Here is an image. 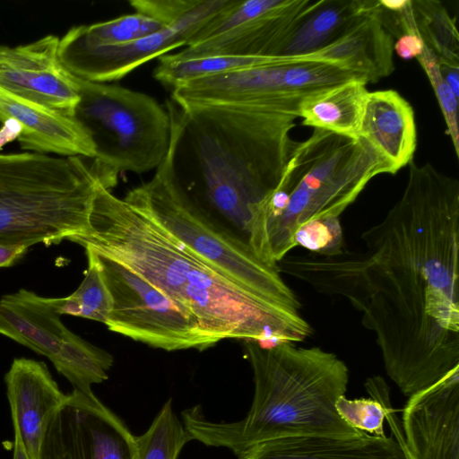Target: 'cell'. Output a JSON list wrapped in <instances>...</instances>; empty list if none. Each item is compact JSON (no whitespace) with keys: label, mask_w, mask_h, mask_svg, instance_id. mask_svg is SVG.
I'll use <instances>...</instances> for the list:
<instances>
[{"label":"cell","mask_w":459,"mask_h":459,"mask_svg":"<svg viewBox=\"0 0 459 459\" xmlns=\"http://www.w3.org/2000/svg\"><path fill=\"white\" fill-rule=\"evenodd\" d=\"M385 419L388 421L392 435L400 443V445L405 454L406 459H413L412 456L408 452V450L406 449V447L403 442L401 422H400L399 419L396 417V415L394 413V410L392 409L390 402H388L387 405H386Z\"/></svg>","instance_id":"8d00e7d4"},{"label":"cell","mask_w":459,"mask_h":459,"mask_svg":"<svg viewBox=\"0 0 459 459\" xmlns=\"http://www.w3.org/2000/svg\"><path fill=\"white\" fill-rule=\"evenodd\" d=\"M370 399H348L340 396L335 408L340 417L351 428L374 436H385L384 422L390 401L389 388L383 377H368L365 382Z\"/></svg>","instance_id":"f1b7e54d"},{"label":"cell","mask_w":459,"mask_h":459,"mask_svg":"<svg viewBox=\"0 0 459 459\" xmlns=\"http://www.w3.org/2000/svg\"><path fill=\"white\" fill-rule=\"evenodd\" d=\"M91 230L79 245L134 271L177 303L214 343L302 342L313 329L301 313L274 307L233 283L143 212L100 186Z\"/></svg>","instance_id":"3957f363"},{"label":"cell","mask_w":459,"mask_h":459,"mask_svg":"<svg viewBox=\"0 0 459 459\" xmlns=\"http://www.w3.org/2000/svg\"><path fill=\"white\" fill-rule=\"evenodd\" d=\"M165 28L158 20L135 13L91 25L74 26L67 33L90 45L114 46L144 39Z\"/></svg>","instance_id":"83f0119b"},{"label":"cell","mask_w":459,"mask_h":459,"mask_svg":"<svg viewBox=\"0 0 459 459\" xmlns=\"http://www.w3.org/2000/svg\"><path fill=\"white\" fill-rule=\"evenodd\" d=\"M85 253L88 266L76 290L66 297L48 299L60 316L71 315L106 325L112 309V297L93 253L90 249H85Z\"/></svg>","instance_id":"4316f807"},{"label":"cell","mask_w":459,"mask_h":459,"mask_svg":"<svg viewBox=\"0 0 459 459\" xmlns=\"http://www.w3.org/2000/svg\"><path fill=\"white\" fill-rule=\"evenodd\" d=\"M239 459H406L395 437L359 432L351 436H307L262 442Z\"/></svg>","instance_id":"ffe728a7"},{"label":"cell","mask_w":459,"mask_h":459,"mask_svg":"<svg viewBox=\"0 0 459 459\" xmlns=\"http://www.w3.org/2000/svg\"><path fill=\"white\" fill-rule=\"evenodd\" d=\"M415 30L438 61L459 65V37L455 22L438 1L411 0Z\"/></svg>","instance_id":"484cf974"},{"label":"cell","mask_w":459,"mask_h":459,"mask_svg":"<svg viewBox=\"0 0 459 459\" xmlns=\"http://www.w3.org/2000/svg\"><path fill=\"white\" fill-rule=\"evenodd\" d=\"M192 437L168 401L145 433L135 437L137 459H177Z\"/></svg>","instance_id":"f546056e"},{"label":"cell","mask_w":459,"mask_h":459,"mask_svg":"<svg viewBox=\"0 0 459 459\" xmlns=\"http://www.w3.org/2000/svg\"><path fill=\"white\" fill-rule=\"evenodd\" d=\"M13 459H30L23 445L22 444L18 437H16L15 435L13 442Z\"/></svg>","instance_id":"74e56055"},{"label":"cell","mask_w":459,"mask_h":459,"mask_svg":"<svg viewBox=\"0 0 459 459\" xmlns=\"http://www.w3.org/2000/svg\"><path fill=\"white\" fill-rule=\"evenodd\" d=\"M67 328L48 298L22 289L0 300V333L50 358Z\"/></svg>","instance_id":"44dd1931"},{"label":"cell","mask_w":459,"mask_h":459,"mask_svg":"<svg viewBox=\"0 0 459 459\" xmlns=\"http://www.w3.org/2000/svg\"><path fill=\"white\" fill-rule=\"evenodd\" d=\"M77 79L80 100L74 117L93 140V160L117 175L157 169L169 146L167 109L145 93Z\"/></svg>","instance_id":"ba28073f"},{"label":"cell","mask_w":459,"mask_h":459,"mask_svg":"<svg viewBox=\"0 0 459 459\" xmlns=\"http://www.w3.org/2000/svg\"><path fill=\"white\" fill-rule=\"evenodd\" d=\"M361 238L365 252L286 255L278 268L359 311L411 397L459 371V181L411 160L402 196Z\"/></svg>","instance_id":"6da1fadb"},{"label":"cell","mask_w":459,"mask_h":459,"mask_svg":"<svg viewBox=\"0 0 459 459\" xmlns=\"http://www.w3.org/2000/svg\"><path fill=\"white\" fill-rule=\"evenodd\" d=\"M294 242L295 247H302L318 255H338L344 250L343 232L340 220L311 222L299 230Z\"/></svg>","instance_id":"d6a6232c"},{"label":"cell","mask_w":459,"mask_h":459,"mask_svg":"<svg viewBox=\"0 0 459 459\" xmlns=\"http://www.w3.org/2000/svg\"><path fill=\"white\" fill-rule=\"evenodd\" d=\"M28 249L23 245H0V268L13 264Z\"/></svg>","instance_id":"e575fe53"},{"label":"cell","mask_w":459,"mask_h":459,"mask_svg":"<svg viewBox=\"0 0 459 459\" xmlns=\"http://www.w3.org/2000/svg\"><path fill=\"white\" fill-rule=\"evenodd\" d=\"M359 137L385 161L390 174H395L412 160L417 147L412 107L394 90L368 91Z\"/></svg>","instance_id":"d6986e66"},{"label":"cell","mask_w":459,"mask_h":459,"mask_svg":"<svg viewBox=\"0 0 459 459\" xmlns=\"http://www.w3.org/2000/svg\"><path fill=\"white\" fill-rule=\"evenodd\" d=\"M123 200L254 297L281 310L301 313V304L278 265L260 260L239 238L188 201L159 169Z\"/></svg>","instance_id":"52a82bcc"},{"label":"cell","mask_w":459,"mask_h":459,"mask_svg":"<svg viewBox=\"0 0 459 459\" xmlns=\"http://www.w3.org/2000/svg\"><path fill=\"white\" fill-rule=\"evenodd\" d=\"M100 186L113 181L92 160L0 153V245L78 244L91 230Z\"/></svg>","instance_id":"5b68a950"},{"label":"cell","mask_w":459,"mask_h":459,"mask_svg":"<svg viewBox=\"0 0 459 459\" xmlns=\"http://www.w3.org/2000/svg\"><path fill=\"white\" fill-rule=\"evenodd\" d=\"M245 350L255 380L249 411L238 421L214 422L199 406L186 409L182 420L192 439L227 447L240 458L253 446L268 440L361 432L336 411L337 399L347 390L349 369L334 353L290 342L263 345L247 341Z\"/></svg>","instance_id":"277c9868"},{"label":"cell","mask_w":459,"mask_h":459,"mask_svg":"<svg viewBox=\"0 0 459 459\" xmlns=\"http://www.w3.org/2000/svg\"><path fill=\"white\" fill-rule=\"evenodd\" d=\"M313 0H279L238 28L174 53L180 57L204 56H276L284 39Z\"/></svg>","instance_id":"ac0fdd59"},{"label":"cell","mask_w":459,"mask_h":459,"mask_svg":"<svg viewBox=\"0 0 459 459\" xmlns=\"http://www.w3.org/2000/svg\"><path fill=\"white\" fill-rule=\"evenodd\" d=\"M417 60L425 71L435 91L446 125L447 134L451 137L455 155L458 157V98L443 79L439 70L438 59L434 53L424 46L423 51L417 57Z\"/></svg>","instance_id":"1f68e13d"},{"label":"cell","mask_w":459,"mask_h":459,"mask_svg":"<svg viewBox=\"0 0 459 459\" xmlns=\"http://www.w3.org/2000/svg\"><path fill=\"white\" fill-rule=\"evenodd\" d=\"M13 432L30 459H37L45 426L63 403V394L47 365L31 359H14L5 374Z\"/></svg>","instance_id":"2e32d148"},{"label":"cell","mask_w":459,"mask_h":459,"mask_svg":"<svg viewBox=\"0 0 459 459\" xmlns=\"http://www.w3.org/2000/svg\"><path fill=\"white\" fill-rule=\"evenodd\" d=\"M231 0H131L136 11L164 26L195 24L204 27L230 4Z\"/></svg>","instance_id":"4dcf8cb0"},{"label":"cell","mask_w":459,"mask_h":459,"mask_svg":"<svg viewBox=\"0 0 459 459\" xmlns=\"http://www.w3.org/2000/svg\"><path fill=\"white\" fill-rule=\"evenodd\" d=\"M361 79L331 63L280 56L277 60L186 82L171 89L179 106H219L293 115L307 97Z\"/></svg>","instance_id":"9c48e42d"},{"label":"cell","mask_w":459,"mask_h":459,"mask_svg":"<svg viewBox=\"0 0 459 459\" xmlns=\"http://www.w3.org/2000/svg\"><path fill=\"white\" fill-rule=\"evenodd\" d=\"M423 48L424 44L417 32L403 34L398 37L394 43V52L406 60L417 58Z\"/></svg>","instance_id":"836d02e7"},{"label":"cell","mask_w":459,"mask_h":459,"mask_svg":"<svg viewBox=\"0 0 459 459\" xmlns=\"http://www.w3.org/2000/svg\"><path fill=\"white\" fill-rule=\"evenodd\" d=\"M375 6L359 17L341 37L320 50L297 57L331 63L368 82H376L394 71V39L383 24Z\"/></svg>","instance_id":"e0dca14e"},{"label":"cell","mask_w":459,"mask_h":459,"mask_svg":"<svg viewBox=\"0 0 459 459\" xmlns=\"http://www.w3.org/2000/svg\"><path fill=\"white\" fill-rule=\"evenodd\" d=\"M170 138L157 168L188 201L239 238L263 262L273 260L265 230L268 203L296 142V116L167 102Z\"/></svg>","instance_id":"7a4b0ae2"},{"label":"cell","mask_w":459,"mask_h":459,"mask_svg":"<svg viewBox=\"0 0 459 459\" xmlns=\"http://www.w3.org/2000/svg\"><path fill=\"white\" fill-rule=\"evenodd\" d=\"M440 74L451 88L455 95L459 98V65L438 61Z\"/></svg>","instance_id":"d590c367"},{"label":"cell","mask_w":459,"mask_h":459,"mask_svg":"<svg viewBox=\"0 0 459 459\" xmlns=\"http://www.w3.org/2000/svg\"><path fill=\"white\" fill-rule=\"evenodd\" d=\"M49 359L74 388L85 393H91L92 385L108 379V371L114 362L109 352L92 345L69 329L58 351Z\"/></svg>","instance_id":"cb8c5ba5"},{"label":"cell","mask_w":459,"mask_h":459,"mask_svg":"<svg viewBox=\"0 0 459 459\" xmlns=\"http://www.w3.org/2000/svg\"><path fill=\"white\" fill-rule=\"evenodd\" d=\"M362 79H352L307 96L299 104L304 126L359 138L368 91Z\"/></svg>","instance_id":"603a6c76"},{"label":"cell","mask_w":459,"mask_h":459,"mask_svg":"<svg viewBox=\"0 0 459 459\" xmlns=\"http://www.w3.org/2000/svg\"><path fill=\"white\" fill-rule=\"evenodd\" d=\"M112 297L108 330L168 351L214 343L177 303L142 276L90 247Z\"/></svg>","instance_id":"30bf717a"},{"label":"cell","mask_w":459,"mask_h":459,"mask_svg":"<svg viewBox=\"0 0 459 459\" xmlns=\"http://www.w3.org/2000/svg\"><path fill=\"white\" fill-rule=\"evenodd\" d=\"M37 459H137L135 437L93 392L74 388L48 419Z\"/></svg>","instance_id":"8fae6325"},{"label":"cell","mask_w":459,"mask_h":459,"mask_svg":"<svg viewBox=\"0 0 459 459\" xmlns=\"http://www.w3.org/2000/svg\"><path fill=\"white\" fill-rule=\"evenodd\" d=\"M390 174L385 161L362 138L314 128L295 143L281 181L271 197L265 229L273 260L278 263L295 247L302 227L339 219L379 174Z\"/></svg>","instance_id":"8992f818"},{"label":"cell","mask_w":459,"mask_h":459,"mask_svg":"<svg viewBox=\"0 0 459 459\" xmlns=\"http://www.w3.org/2000/svg\"><path fill=\"white\" fill-rule=\"evenodd\" d=\"M188 27L169 26L144 39L114 46H94L69 33L59 39L58 55L75 77L106 83L119 80L144 63L179 47H187L195 36Z\"/></svg>","instance_id":"4fadbf2b"},{"label":"cell","mask_w":459,"mask_h":459,"mask_svg":"<svg viewBox=\"0 0 459 459\" xmlns=\"http://www.w3.org/2000/svg\"><path fill=\"white\" fill-rule=\"evenodd\" d=\"M377 0H313L280 46L276 56L302 57L341 37Z\"/></svg>","instance_id":"7402d4cb"},{"label":"cell","mask_w":459,"mask_h":459,"mask_svg":"<svg viewBox=\"0 0 459 459\" xmlns=\"http://www.w3.org/2000/svg\"><path fill=\"white\" fill-rule=\"evenodd\" d=\"M16 123L21 147L30 152L93 159L96 148L87 129L75 117L19 97L0 87V121Z\"/></svg>","instance_id":"9a60e30c"},{"label":"cell","mask_w":459,"mask_h":459,"mask_svg":"<svg viewBox=\"0 0 459 459\" xmlns=\"http://www.w3.org/2000/svg\"><path fill=\"white\" fill-rule=\"evenodd\" d=\"M279 57L238 56L180 57L175 54H165L159 57L153 75L157 81L173 89L189 81L271 63Z\"/></svg>","instance_id":"d4e9b609"},{"label":"cell","mask_w":459,"mask_h":459,"mask_svg":"<svg viewBox=\"0 0 459 459\" xmlns=\"http://www.w3.org/2000/svg\"><path fill=\"white\" fill-rule=\"evenodd\" d=\"M59 38L47 35L14 48L0 46V87L19 97L74 117L78 79L62 64Z\"/></svg>","instance_id":"7c38bea8"},{"label":"cell","mask_w":459,"mask_h":459,"mask_svg":"<svg viewBox=\"0 0 459 459\" xmlns=\"http://www.w3.org/2000/svg\"><path fill=\"white\" fill-rule=\"evenodd\" d=\"M401 427L413 459H459V371L409 397Z\"/></svg>","instance_id":"5bb4252c"}]
</instances>
